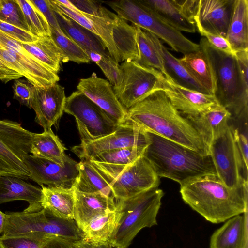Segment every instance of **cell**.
Segmentation results:
<instances>
[{
  "label": "cell",
  "mask_w": 248,
  "mask_h": 248,
  "mask_svg": "<svg viewBox=\"0 0 248 248\" xmlns=\"http://www.w3.org/2000/svg\"><path fill=\"white\" fill-rule=\"evenodd\" d=\"M114 199L113 196L101 193H86L75 190L74 220L78 227L82 231L96 217L115 211Z\"/></svg>",
  "instance_id": "44dd1931"
},
{
  "label": "cell",
  "mask_w": 248,
  "mask_h": 248,
  "mask_svg": "<svg viewBox=\"0 0 248 248\" xmlns=\"http://www.w3.org/2000/svg\"><path fill=\"white\" fill-rule=\"evenodd\" d=\"M55 235L73 242L84 239V234L74 220L58 218L47 210L6 214L3 232L0 237L16 236L45 237Z\"/></svg>",
  "instance_id": "8992f818"
},
{
  "label": "cell",
  "mask_w": 248,
  "mask_h": 248,
  "mask_svg": "<svg viewBox=\"0 0 248 248\" xmlns=\"http://www.w3.org/2000/svg\"><path fill=\"white\" fill-rule=\"evenodd\" d=\"M163 21L177 30L189 33L196 32V26L180 12L172 0H139Z\"/></svg>",
  "instance_id": "4dcf8cb0"
},
{
  "label": "cell",
  "mask_w": 248,
  "mask_h": 248,
  "mask_svg": "<svg viewBox=\"0 0 248 248\" xmlns=\"http://www.w3.org/2000/svg\"><path fill=\"white\" fill-rule=\"evenodd\" d=\"M33 87L28 80L19 78L15 80L13 85L14 98L31 108Z\"/></svg>",
  "instance_id": "ee69618b"
},
{
  "label": "cell",
  "mask_w": 248,
  "mask_h": 248,
  "mask_svg": "<svg viewBox=\"0 0 248 248\" xmlns=\"http://www.w3.org/2000/svg\"><path fill=\"white\" fill-rule=\"evenodd\" d=\"M82 13L91 21L96 35L117 62L138 60L139 51L134 25H129L101 5L96 16Z\"/></svg>",
  "instance_id": "ba28073f"
},
{
  "label": "cell",
  "mask_w": 248,
  "mask_h": 248,
  "mask_svg": "<svg viewBox=\"0 0 248 248\" xmlns=\"http://www.w3.org/2000/svg\"><path fill=\"white\" fill-rule=\"evenodd\" d=\"M22 45L30 54L49 69L57 74L60 71L63 55L51 36L39 37L35 42Z\"/></svg>",
  "instance_id": "1f68e13d"
},
{
  "label": "cell",
  "mask_w": 248,
  "mask_h": 248,
  "mask_svg": "<svg viewBox=\"0 0 248 248\" xmlns=\"http://www.w3.org/2000/svg\"><path fill=\"white\" fill-rule=\"evenodd\" d=\"M163 196V190L156 187L116 201V220L110 245L115 248H127L141 229L157 225L156 218Z\"/></svg>",
  "instance_id": "5b68a950"
},
{
  "label": "cell",
  "mask_w": 248,
  "mask_h": 248,
  "mask_svg": "<svg viewBox=\"0 0 248 248\" xmlns=\"http://www.w3.org/2000/svg\"><path fill=\"white\" fill-rule=\"evenodd\" d=\"M120 65L123 79L113 90L126 110L154 92L163 89L164 76L159 71L130 60L123 62Z\"/></svg>",
  "instance_id": "7c38bea8"
},
{
  "label": "cell",
  "mask_w": 248,
  "mask_h": 248,
  "mask_svg": "<svg viewBox=\"0 0 248 248\" xmlns=\"http://www.w3.org/2000/svg\"><path fill=\"white\" fill-rule=\"evenodd\" d=\"M197 30L214 48L228 54H235L226 38L206 32L200 29H197Z\"/></svg>",
  "instance_id": "bcb514c9"
},
{
  "label": "cell",
  "mask_w": 248,
  "mask_h": 248,
  "mask_svg": "<svg viewBox=\"0 0 248 248\" xmlns=\"http://www.w3.org/2000/svg\"><path fill=\"white\" fill-rule=\"evenodd\" d=\"M248 113L233 118L231 117L229 125L231 128L234 139L239 151L244 170L248 177Z\"/></svg>",
  "instance_id": "f35d334b"
},
{
  "label": "cell",
  "mask_w": 248,
  "mask_h": 248,
  "mask_svg": "<svg viewBox=\"0 0 248 248\" xmlns=\"http://www.w3.org/2000/svg\"><path fill=\"white\" fill-rule=\"evenodd\" d=\"M116 14L140 29L163 40L177 52L184 54L200 49L199 44L191 41L167 24L139 0H120L105 2Z\"/></svg>",
  "instance_id": "52a82bcc"
},
{
  "label": "cell",
  "mask_w": 248,
  "mask_h": 248,
  "mask_svg": "<svg viewBox=\"0 0 248 248\" xmlns=\"http://www.w3.org/2000/svg\"><path fill=\"white\" fill-rule=\"evenodd\" d=\"M58 2L61 3V4L63 5L65 7H67V8L74 10V11H79L71 2L70 0H57Z\"/></svg>",
  "instance_id": "db71d44e"
},
{
  "label": "cell",
  "mask_w": 248,
  "mask_h": 248,
  "mask_svg": "<svg viewBox=\"0 0 248 248\" xmlns=\"http://www.w3.org/2000/svg\"><path fill=\"white\" fill-rule=\"evenodd\" d=\"M184 202L206 220L218 224L248 210V182L231 188L217 175H206L180 186Z\"/></svg>",
  "instance_id": "7a4b0ae2"
},
{
  "label": "cell",
  "mask_w": 248,
  "mask_h": 248,
  "mask_svg": "<svg viewBox=\"0 0 248 248\" xmlns=\"http://www.w3.org/2000/svg\"><path fill=\"white\" fill-rule=\"evenodd\" d=\"M33 134L16 122L0 120V175L30 178L23 158L30 153Z\"/></svg>",
  "instance_id": "30bf717a"
},
{
  "label": "cell",
  "mask_w": 248,
  "mask_h": 248,
  "mask_svg": "<svg viewBox=\"0 0 248 248\" xmlns=\"http://www.w3.org/2000/svg\"><path fill=\"white\" fill-rule=\"evenodd\" d=\"M226 39L234 52L248 50V0H234Z\"/></svg>",
  "instance_id": "83f0119b"
},
{
  "label": "cell",
  "mask_w": 248,
  "mask_h": 248,
  "mask_svg": "<svg viewBox=\"0 0 248 248\" xmlns=\"http://www.w3.org/2000/svg\"><path fill=\"white\" fill-rule=\"evenodd\" d=\"M42 248H74L73 242L55 235L46 237L42 243Z\"/></svg>",
  "instance_id": "f907efd6"
},
{
  "label": "cell",
  "mask_w": 248,
  "mask_h": 248,
  "mask_svg": "<svg viewBox=\"0 0 248 248\" xmlns=\"http://www.w3.org/2000/svg\"><path fill=\"white\" fill-rule=\"evenodd\" d=\"M6 214L0 210V236L1 235L4 228Z\"/></svg>",
  "instance_id": "11a10c76"
},
{
  "label": "cell",
  "mask_w": 248,
  "mask_h": 248,
  "mask_svg": "<svg viewBox=\"0 0 248 248\" xmlns=\"http://www.w3.org/2000/svg\"><path fill=\"white\" fill-rule=\"evenodd\" d=\"M234 0H199L194 21L197 29L226 38Z\"/></svg>",
  "instance_id": "ffe728a7"
},
{
  "label": "cell",
  "mask_w": 248,
  "mask_h": 248,
  "mask_svg": "<svg viewBox=\"0 0 248 248\" xmlns=\"http://www.w3.org/2000/svg\"><path fill=\"white\" fill-rule=\"evenodd\" d=\"M134 26L139 51V58L136 62L142 66L156 69L164 75L161 58L145 31L135 25Z\"/></svg>",
  "instance_id": "d590c367"
},
{
  "label": "cell",
  "mask_w": 248,
  "mask_h": 248,
  "mask_svg": "<svg viewBox=\"0 0 248 248\" xmlns=\"http://www.w3.org/2000/svg\"><path fill=\"white\" fill-rule=\"evenodd\" d=\"M102 70L113 88L118 87L123 79V72L119 63L108 53L103 55L96 63Z\"/></svg>",
  "instance_id": "60d3db41"
},
{
  "label": "cell",
  "mask_w": 248,
  "mask_h": 248,
  "mask_svg": "<svg viewBox=\"0 0 248 248\" xmlns=\"http://www.w3.org/2000/svg\"><path fill=\"white\" fill-rule=\"evenodd\" d=\"M23 162L30 172V179L40 186L71 188L78 174V163L71 158L62 166L51 160L28 154Z\"/></svg>",
  "instance_id": "2e32d148"
},
{
  "label": "cell",
  "mask_w": 248,
  "mask_h": 248,
  "mask_svg": "<svg viewBox=\"0 0 248 248\" xmlns=\"http://www.w3.org/2000/svg\"><path fill=\"white\" fill-rule=\"evenodd\" d=\"M150 142L147 132L126 119L112 133L94 140L81 142L73 147L71 151L81 160L86 161L97 154L109 150L132 147L146 148Z\"/></svg>",
  "instance_id": "4fadbf2b"
},
{
  "label": "cell",
  "mask_w": 248,
  "mask_h": 248,
  "mask_svg": "<svg viewBox=\"0 0 248 248\" xmlns=\"http://www.w3.org/2000/svg\"><path fill=\"white\" fill-rule=\"evenodd\" d=\"M181 13L188 20L194 23L199 0H172Z\"/></svg>",
  "instance_id": "c3c4849f"
},
{
  "label": "cell",
  "mask_w": 248,
  "mask_h": 248,
  "mask_svg": "<svg viewBox=\"0 0 248 248\" xmlns=\"http://www.w3.org/2000/svg\"><path fill=\"white\" fill-rule=\"evenodd\" d=\"M126 119L145 131L203 155L209 150L190 122L173 106L163 89L156 90L127 110Z\"/></svg>",
  "instance_id": "6da1fadb"
},
{
  "label": "cell",
  "mask_w": 248,
  "mask_h": 248,
  "mask_svg": "<svg viewBox=\"0 0 248 248\" xmlns=\"http://www.w3.org/2000/svg\"><path fill=\"white\" fill-rule=\"evenodd\" d=\"M49 1L52 8L60 12L96 35L91 21L82 12L69 9L58 2L57 0H49Z\"/></svg>",
  "instance_id": "7bdbcfd3"
},
{
  "label": "cell",
  "mask_w": 248,
  "mask_h": 248,
  "mask_svg": "<svg viewBox=\"0 0 248 248\" xmlns=\"http://www.w3.org/2000/svg\"><path fill=\"white\" fill-rule=\"evenodd\" d=\"M0 21L29 31L24 14L16 0H0Z\"/></svg>",
  "instance_id": "ab89813d"
},
{
  "label": "cell",
  "mask_w": 248,
  "mask_h": 248,
  "mask_svg": "<svg viewBox=\"0 0 248 248\" xmlns=\"http://www.w3.org/2000/svg\"><path fill=\"white\" fill-rule=\"evenodd\" d=\"M78 174L73 186L76 190L113 197L108 184L88 161L81 160L78 163Z\"/></svg>",
  "instance_id": "d6a6232c"
},
{
  "label": "cell",
  "mask_w": 248,
  "mask_h": 248,
  "mask_svg": "<svg viewBox=\"0 0 248 248\" xmlns=\"http://www.w3.org/2000/svg\"><path fill=\"white\" fill-rule=\"evenodd\" d=\"M145 31L161 58L165 71L164 76L170 78L176 84L181 86L204 93H208L191 77L179 59L168 50L157 37L147 31Z\"/></svg>",
  "instance_id": "d4e9b609"
},
{
  "label": "cell",
  "mask_w": 248,
  "mask_h": 248,
  "mask_svg": "<svg viewBox=\"0 0 248 248\" xmlns=\"http://www.w3.org/2000/svg\"><path fill=\"white\" fill-rule=\"evenodd\" d=\"M74 248H113L109 243H95L84 239L73 242Z\"/></svg>",
  "instance_id": "f5cc1de1"
},
{
  "label": "cell",
  "mask_w": 248,
  "mask_h": 248,
  "mask_svg": "<svg viewBox=\"0 0 248 248\" xmlns=\"http://www.w3.org/2000/svg\"><path fill=\"white\" fill-rule=\"evenodd\" d=\"M51 36L62 52V62L69 61L78 63L91 62L85 51L75 42L65 35L60 30L50 27Z\"/></svg>",
  "instance_id": "8d00e7d4"
},
{
  "label": "cell",
  "mask_w": 248,
  "mask_h": 248,
  "mask_svg": "<svg viewBox=\"0 0 248 248\" xmlns=\"http://www.w3.org/2000/svg\"><path fill=\"white\" fill-rule=\"evenodd\" d=\"M64 112L75 118L81 142L109 135L119 125L108 114L78 90L66 97Z\"/></svg>",
  "instance_id": "8fae6325"
},
{
  "label": "cell",
  "mask_w": 248,
  "mask_h": 248,
  "mask_svg": "<svg viewBox=\"0 0 248 248\" xmlns=\"http://www.w3.org/2000/svg\"><path fill=\"white\" fill-rule=\"evenodd\" d=\"M41 186L42 208L58 218L74 220L75 191L74 186L71 188L44 185Z\"/></svg>",
  "instance_id": "484cf974"
},
{
  "label": "cell",
  "mask_w": 248,
  "mask_h": 248,
  "mask_svg": "<svg viewBox=\"0 0 248 248\" xmlns=\"http://www.w3.org/2000/svg\"><path fill=\"white\" fill-rule=\"evenodd\" d=\"M115 220V211L96 217L83 230L84 239L95 243H109Z\"/></svg>",
  "instance_id": "836d02e7"
},
{
  "label": "cell",
  "mask_w": 248,
  "mask_h": 248,
  "mask_svg": "<svg viewBox=\"0 0 248 248\" xmlns=\"http://www.w3.org/2000/svg\"><path fill=\"white\" fill-rule=\"evenodd\" d=\"M178 59L191 77L208 93L214 95L215 82L212 69L201 47L199 50L184 54Z\"/></svg>",
  "instance_id": "f1b7e54d"
},
{
  "label": "cell",
  "mask_w": 248,
  "mask_h": 248,
  "mask_svg": "<svg viewBox=\"0 0 248 248\" xmlns=\"http://www.w3.org/2000/svg\"><path fill=\"white\" fill-rule=\"evenodd\" d=\"M0 59L34 87H47L60 80L58 74L30 54L21 43H18L13 50L0 45Z\"/></svg>",
  "instance_id": "9a60e30c"
},
{
  "label": "cell",
  "mask_w": 248,
  "mask_h": 248,
  "mask_svg": "<svg viewBox=\"0 0 248 248\" xmlns=\"http://www.w3.org/2000/svg\"><path fill=\"white\" fill-rule=\"evenodd\" d=\"M66 148L51 129L41 133H34L30 153L51 160L64 166L70 158L65 153Z\"/></svg>",
  "instance_id": "f546056e"
},
{
  "label": "cell",
  "mask_w": 248,
  "mask_h": 248,
  "mask_svg": "<svg viewBox=\"0 0 248 248\" xmlns=\"http://www.w3.org/2000/svg\"><path fill=\"white\" fill-rule=\"evenodd\" d=\"M146 148L132 147L105 151L88 160L109 166L125 167L143 156Z\"/></svg>",
  "instance_id": "e575fe53"
},
{
  "label": "cell",
  "mask_w": 248,
  "mask_h": 248,
  "mask_svg": "<svg viewBox=\"0 0 248 248\" xmlns=\"http://www.w3.org/2000/svg\"><path fill=\"white\" fill-rule=\"evenodd\" d=\"M46 236L0 237V248H42V241Z\"/></svg>",
  "instance_id": "b9f144b4"
},
{
  "label": "cell",
  "mask_w": 248,
  "mask_h": 248,
  "mask_svg": "<svg viewBox=\"0 0 248 248\" xmlns=\"http://www.w3.org/2000/svg\"><path fill=\"white\" fill-rule=\"evenodd\" d=\"M52 9L62 31L79 45L85 52L91 51L102 55L108 53L97 35L60 12Z\"/></svg>",
  "instance_id": "4316f807"
},
{
  "label": "cell",
  "mask_w": 248,
  "mask_h": 248,
  "mask_svg": "<svg viewBox=\"0 0 248 248\" xmlns=\"http://www.w3.org/2000/svg\"><path fill=\"white\" fill-rule=\"evenodd\" d=\"M248 210L225 222L212 234L209 248H248Z\"/></svg>",
  "instance_id": "cb8c5ba5"
},
{
  "label": "cell",
  "mask_w": 248,
  "mask_h": 248,
  "mask_svg": "<svg viewBox=\"0 0 248 248\" xmlns=\"http://www.w3.org/2000/svg\"><path fill=\"white\" fill-rule=\"evenodd\" d=\"M87 161L108 184L116 201L130 198L159 185L160 178L143 155L125 167Z\"/></svg>",
  "instance_id": "9c48e42d"
},
{
  "label": "cell",
  "mask_w": 248,
  "mask_h": 248,
  "mask_svg": "<svg viewBox=\"0 0 248 248\" xmlns=\"http://www.w3.org/2000/svg\"><path fill=\"white\" fill-rule=\"evenodd\" d=\"M186 117L192 124L209 150L212 143L229 127L231 115L226 108L218 104L198 115Z\"/></svg>",
  "instance_id": "7402d4cb"
},
{
  "label": "cell",
  "mask_w": 248,
  "mask_h": 248,
  "mask_svg": "<svg viewBox=\"0 0 248 248\" xmlns=\"http://www.w3.org/2000/svg\"><path fill=\"white\" fill-rule=\"evenodd\" d=\"M0 31L22 44L32 43L38 39L28 31L1 21H0Z\"/></svg>",
  "instance_id": "f6af8a7d"
},
{
  "label": "cell",
  "mask_w": 248,
  "mask_h": 248,
  "mask_svg": "<svg viewBox=\"0 0 248 248\" xmlns=\"http://www.w3.org/2000/svg\"><path fill=\"white\" fill-rule=\"evenodd\" d=\"M150 142L143 156L159 177L181 185L206 175H217L210 155H203L179 143L147 132Z\"/></svg>",
  "instance_id": "3957f363"
},
{
  "label": "cell",
  "mask_w": 248,
  "mask_h": 248,
  "mask_svg": "<svg viewBox=\"0 0 248 248\" xmlns=\"http://www.w3.org/2000/svg\"><path fill=\"white\" fill-rule=\"evenodd\" d=\"M199 45L212 69L215 82L214 95L218 104L233 118L248 113V79L242 76L235 54L214 48L205 38L201 39Z\"/></svg>",
  "instance_id": "277c9868"
},
{
  "label": "cell",
  "mask_w": 248,
  "mask_h": 248,
  "mask_svg": "<svg viewBox=\"0 0 248 248\" xmlns=\"http://www.w3.org/2000/svg\"><path fill=\"white\" fill-rule=\"evenodd\" d=\"M70 2L81 12L84 14L96 16L101 4L91 0H71Z\"/></svg>",
  "instance_id": "681fc988"
},
{
  "label": "cell",
  "mask_w": 248,
  "mask_h": 248,
  "mask_svg": "<svg viewBox=\"0 0 248 248\" xmlns=\"http://www.w3.org/2000/svg\"><path fill=\"white\" fill-rule=\"evenodd\" d=\"M66 98L64 88L57 83L45 88L33 87L31 108L35 112V121L44 130L51 129L62 116Z\"/></svg>",
  "instance_id": "e0dca14e"
},
{
  "label": "cell",
  "mask_w": 248,
  "mask_h": 248,
  "mask_svg": "<svg viewBox=\"0 0 248 248\" xmlns=\"http://www.w3.org/2000/svg\"><path fill=\"white\" fill-rule=\"evenodd\" d=\"M22 77L6 62L0 59V80L5 83Z\"/></svg>",
  "instance_id": "816d5d0a"
},
{
  "label": "cell",
  "mask_w": 248,
  "mask_h": 248,
  "mask_svg": "<svg viewBox=\"0 0 248 248\" xmlns=\"http://www.w3.org/2000/svg\"><path fill=\"white\" fill-rule=\"evenodd\" d=\"M163 90L173 106L183 116H195L218 104L213 94L181 86L165 76Z\"/></svg>",
  "instance_id": "d6986e66"
},
{
  "label": "cell",
  "mask_w": 248,
  "mask_h": 248,
  "mask_svg": "<svg viewBox=\"0 0 248 248\" xmlns=\"http://www.w3.org/2000/svg\"><path fill=\"white\" fill-rule=\"evenodd\" d=\"M31 0L45 16L50 27L61 30L49 0Z\"/></svg>",
  "instance_id": "7dc6e473"
},
{
  "label": "cell",
  "mask_w": 248,
  "mask_h": 248,
  "mask_svg": "<svg viewBox=\"0 0 248 248\" xmlns=\"http://www.w3.org/2000/svg\"><path fill=\"white\" fill-rule=\"evenodd\" d=\"M217 177L228 187H242L248 182L240 154L232 131L229 125L226 132L209 147Z\"/></svg>",
  "instance_id": "5bb4252c"
},
{
  "label": "cell",
  "mask_w": 248,
  "mask_h": 248,
  "mask_svg": "<svg viewBox=\"0 0 248 248\" xmlns=\"http://www.w3.org/2000/svg\"><path fill=\"white\" fill-rule=\"evenodd\" d=\"M80 92L108 114L118 124L126 120L127 110L118 99L112 85L93 72L91 76L79 79L77 86Z\"/></svg>",
  "instance_id": "ac0fdd59"
},
{
  "label": "cell",
  "mask_w": 248,
  "mask_h": 248,
  "mask_svg": "<svg viewBox=\"0 0 248 248\" xmlns=\"http://www.w3.org/2000/svg\"><path fill=\"white\" fill-rule=\"evenodd\" d=\"M28 24L29 31L39 37L51 36L50 27L42 12L31 0H16Z\"/></svg>",
  "instance_id": "74e56055"
},
{
  "label": "cell",
  "mask_w": 248,
  "mask_h": 248,
  "mask_svg": "<svg viewBox=\"0 0 248 248\" xmlns=\"http://www.w3.org/2000/svg\"><path fill=\"white\" fill-rule=\"evenodd\" d=\"M14 176L0 175V204L15 200H23L29 203L24 211L34 212L42 210L41 188Z\"/></svg>",
  "instance_id": "603a6c76"
}]
</instances>
